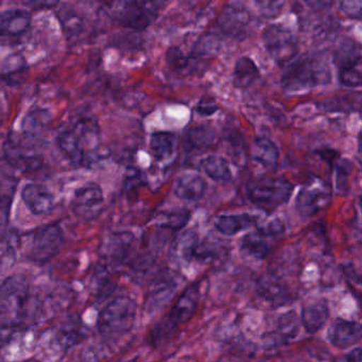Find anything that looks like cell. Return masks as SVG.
I'll return each instance as SVG.
<instances>
[{"label":"cell","mask_w":362,"mask_h":362,"mask_svg":"<svg viewBox=\"0 0 362 362\" xmlns=\"http://www.w3.org/2000/svg\"><path fill=\"white\" fill-rule=\"evenodd\" d=\"M332 82V69L326 59L319 54L296 57L286 65L281 76V86L289 94L308 92Z\"/></svg>","instance_id":"cell-1"},{"label":"cell","mask_w":362,"mask_h":362,"mask_svg":"<svg viewBox=\"0 0 362 362\" xmlns=\"http://www.w3.org/2000/svg\"><path fill=\"white\" fill-rule=\"evenodd\" d=\"M200 284H192L175 300L168 315L154 326L151 332L153 344H164L184 324L187 323L198 308L200 300Z\"/></svg>","instance_id":"cell-2"},{"label":"cell","mask_w":362,"mask_h":362,"mask_svg":"<svg viewBox=\"0 0 362 362\" xmlns=\"http://www.w3.org/2000/svg\"><path fill=\"white\" fill-rule=\"evenodd\" d=\"M99 127L94 119L81 118L73 128L63 131L58 136L61 151L76 165H86L90 150L98 145Z\"/></svg>","instance_id":"cell-3"},{"label":"cell","mask_w":362,"mask_h":362,"mask_svg":"<svg viewBox=\"0 0 362 362\" xmlns=\"http://www.w3.org/2000/svg\"><path fill=\"white\" fill-rule=\"evenodd\" d=\"M136 303L127 296L114 298L101 311L98 329L107 339L118 338L132 329L136 319Z\"/></svg>","instance_id":"cell-4"},{"label":"cell","mask_w":362,"mask_h":362,"mask_svg":"<svg viewBox=\"0 0 362 362\" xmlns=\"http://www.w3.org/2000/svg\"><path fill=\"white\" fill-rule=\"evenodd\" d=\"M293 189V184L284 177H259L247 183V194L258 206L277 207L289 201Z\"/></svg>","instance_id":"cell-5"},{"label":"cell","mask_w":362,"mask_h":362,"mask_svg":"<svg viewBox=\"0 0 362 362\" xmlns=\"http://www.w3.org/2000/svg\"><path fill=\"white\" fill-rule=\"evenodd\" d=\"M149 1H120L113 4L112 16L122 26L135 31H144L156 20L160 6Z\"/></svg>","instance_id":"cell-6"},{"label":"cell","mask_w":362,"mask_h":362,"mask_svg":"<svg viewBox=\"0 0 362 362\" xmlns=\"http://www.w3.org/2000/svg\"><path fill=\"white\" fill-rule=\"evenodd\" d=\"M264 48L277 65L289 64L298 57V42L296 35L283 25L269 26L262 35Z\"/></svg>","instance_id":"cell-7"},{"label":"cell","mask_w":362,"mask_h":362,"mask_svg":"<svg viewBox=\"0 0 362 362\" xmlns=\"http://www.w3.org/2000/svg\"><path fill=\"white\" fill-rule=\"evenodd\" d=\"M332 196V188L325 180L309 175L296 197V209L303 217H313L329 205Z\"/></svg>","instance_id":"cell-8"},{"label":"cell","mask_w":362,"mask_h":362,"mask_svg":"<svg viewBox=\"0 0 362 362\" xmlns=\"http://www.w3.org/2000/svg\"><path fill=\"white\" fill-rule=\"evenodd\" d=\"M361 48L357 42L345 40L336 52L339 81L346 88H359L362 82Z\"/></svg>","instance_id":"cell-9"},{"label":"cell","mask_w":362,"mask_h":362,"mask_svg":"<svg viewBox=\"0 0 362 362\" xmlns=\"http://www.w3.org/2000/svg\"><path fill=\"white\" fill-rule=\"evenodd\" d=\"M251 21V13L243 4L228 3L220 13L218 26L226 37L243 41L249 35Z\"/></svg>","instance_id":"cell-10"},{"label":"cell","mask_w":362,"mask_h":362,"mask_svg":"<svg viewBox=\"0 0 362 362\" xmlns=\"http://www.w3.org/2000/svg\"><path fill=\"white\" fill-rule=\"evenodd\" d=\"M62 243V230L58 224L39 228L31 239L29 257L37 262H48L59 253Z\"/></svg>","instance_id":"cell-11"},{"label":"cell","mask_w":362,"mask_h":362,"mask_svg":"<svg viewBox=\"0 0 362 362\" xmlns=\"http://www.w3.org/2000/svg\"><path fill=\"white\" fill-rule=\"evenodd\" d=\"M29 300L28 285L20 277H10L0 287V311L16 319Z\"/></svg>","instance_id":"cell-12"},{"label":"cell","mask_w":362,"mask_h":362,"mask_svg":"<svg viewBox=\"0 0 362 362\" xmlns=\"http://www.w3.org/2000/svg\"><path fill=\"white\" fill-rule=\"evenodd\" d=\"M103 189L96 183H88L76 190L73 198V209L76 215L90 220L97 217L103 209Z\"/></svg>","instance_id":"cell-13"},{"label":"cell","mask_w":362,"mask_h":362,"mask_svg":"<svg viewBox=\"0 0 362 362\" xmlns=\"http://www.w3.org/2000/svg\"><path fill=\"white\" fill-rule=\"evenodd\" d=\"M22 199L33 215H49L54 209V197L46 186L31 183L22 190Z\"/></svg>","instance_id":"cell-14"},{"label":"cell","mask_w":362,"mask_h":362,"mask_svg":"<svg viewBox=\"0 0 362 362\" xmlns=\"http://www.w3.org/2000/svg\"><path fill=\"white\" fill-rule=\"evenodd\" d=\"M31 16L25 10L10 9L0 13V40L16 39L27 33Z\"/></svg>","instance_id":"cell-15"},{"label":"cell","mask_w":362,"mask_h":362,"mask_svg":"<svg viewBox=\"0 0 362 362\" xmlns=\"http://www.w3.org/2000/svg\"><path fill=\"white\" fill-rule=\"evenodd\" d=\"M327 338L332 345L345 349L355 344L361 338V326L357 322L344 319L334 320L327 332Z\"/></svg>","instance_id":"cell-16"},{"label":"cell","mask_w":362,"mask_h":362,"mask_svg":"<svg viewBox=\"0 0 362 362\" xmlns=\"http://www.w3.org/2000/svg\"><path fill=\"white\" fill-rule=\"evenodd\" d=\"M300 332V321L296 313H284L279 317L276 329L264 337L266 344L268 346H276L279 344H287L289 341L293 340Z\"/></svg>","instance_id":"cell-17"},{"label":"cell","mask_w":362,"mask_h":362,"mask_svg":"<svg viewBox=\"0 0 362 362\" xmlns=\"http://www.w3.org/2000/svg\"><path fill=\"white\" fill-rule=\"evenodd\" d=\"M207 189V183L198 173H187L182 175L175 181V196L181 200L198 201L204 196Z\"/></svg>","instance_id":"cell-18"},{"label":"cell","mask_w":362,"mask_h":362,"mask_svg":"<svg viewBox=\"0 0 362 362\" xmlns=\"http://www.w3.org/2000/svg\"><path fill=\"white\" fill-rule=\"evenodd\" d=\"M328 317L329 309L327 303L324 300H313L303 307L300 322L306 332L313 334L325 325Z\"/></svg>","instance_id":"cell-19"},{"label":"cell","mask_w":362,"mask_h":362,"mask_svg":"<svg viewBox=\"0 0 362 362\" xmlns=\"http://www.w3.org/2000/svg\"><path fill=\"white\" fill-rule=\"evenodd\" d=\"M258 218L251 214L218 216L214 221L216 230L226 236H234L257 224Z\"/></svg>","instance_id":"cell-20"},{"label":"cell","mask_w":362,"mask_h":362,"mask_svg":"<svg viewBox=\"0 0 362 362\" xmlns=\"http://www.w3.org/2000/svg\"><path fill=\"white\" fill-rule=\"evenodd\" d=\"M252 158L264 168L274 170L279 165V148L267 137H256L252 149Z\"/></svg>","instance_id":"cell-21"},{"label":"cell","mask_w":362,"mask_h":362,"mask_svg":"<svg viewBox=\"0 0 362 362\" xmlns=\"http://www.w3.org/2000/svg\"><path fill=\"white\" fill-rule=\"evenodd\" d=\"M257 65L249 57H241L237 60L233 73V83L238 88H247L259 79Z\"/></svg>","instance_id":"cell-22"},{"label":"cell","mask_w":362,"mask_h":362,"mask_svg":"<svg viewBox=\"0 0 362 362\" xmlns=\"http://www.w3.org/2000/svg\"><path fill=\"white\" fill-rule=\"evenodd\" d=\"M150 149L158 160H169L177 152V135L164 131L153 133L150 139Z\"/></svg>","instance_id":"cell-23"},{"label":"cell","mask_w":362,"mask_h":362,"mask_svg":"<svg viewBox=\"0 0 362 362\" xmlns=\"http://www.w3.org/2000/svg\"><path fill=\"white\" fill-rule=\"evenodd\" d=\"M217 130L209 124L192 127L187 133V141L192 149H206L211 147L217 141Z\"/></svg>","instance_id":"cell-24"},{"label":"cell","mask_w":362,"mask_h":362,"mask_svg":"<svg viewBox=\"0 0 362 362\" xmlns=\"http://www.w3.org/2000/svg\"><path fill=\"white\" fill-rule=\"evenodd\" d=\"M241 251L254 259H264L270 253V245L264 236L256 230L243 237L240 243Z\"/></svg>","instance_id":"cell-25"},{"label":"cell","mask_w":362,"mask_h":362,"mask_svg":"<svg viewBox=\"0 0 362 362\" xmlns=\"http://www.w3.org/2000/svg\"><path fill=\"white\" fill-rule=\"evenodd\" d=\"M203 171L214 181L226 182L232 179V171L226 158L220 156H209L201 162Z\"/></svg>","instance_id":"cell-26"},{"label":"cell","mask_w":362,"mask_h":362,"mask_svg":"<svg viewBox=\"0 0 362 362\" xmlns=\"http://www.w3.org/2000/svg\"><path fill=\"white\" fill-rule=\"evenodd\" d=\"M177 284L173 275H164L163 279L158 281L156 289L151 294V302L153 306H162L167 300L173 298L175 292L177 291ZM168 303V302H167Z\"/></svg>","instance_id":"cell-27"},{"label":"cell","mask_w":362,"mask_h":362,"mask_svg":"<svg viewBox=\"0 0 362 362\" xmlns=\"http://www.w3.org/2000/svg\"><path fill=\"white\" fill-rule=\"evenodd\" d=\"M190 219V211L186 209H175L171 211H163L158 218V224L163 228L180 230L188 223Z\"/></svg>","instance_id":"cell-28"},{"label":"cell","mask_w":362,"mask_h":362,"mask_svg":"<svg viewBox=\"0 0 362 362\" xmlns=\"http://www.w3.org/2000/svg\"><path fill=\"white\" fill-rule=\"evenodd\" d=\"M14 189L16 187L13 185L0 180V226H6L9 221Z\"/></svg>","instance_id":"cell-29"},{"label":"cell","mask_w":362,"mask_h":362,"mask_svg":"<svg viewBox=\"0 0 362 362\" xmlns=\"http://www.w3.org/2000/svg\"><path fill=\"white\" fill-rule=\"evenodd\" d=\"M199 241L198 235L192 230H186L182 233L177 240H175V254L182 260L190 262L192 259V250Z\"/></svg>","instance_id":"cell-30"},{"label":"cell","mask_w":362,"mask_h":362,"mask_svg":"<svg viewBox=\"0 0 362 362\" xmlns=\"http://www.w3.org/2000/svg\"><path fill=\"white\" fill-rule=\"evenodd\" d=\"M218 247L209 241H201L199 239L192 253V260H197L202 264H211L218 258Z\"/></svg>","instance_id":"cell-31"},{"label":"cell","mask_w":362,"mask_h":362,"mask_svg":"<svg viewBox=\"0 0 362 362\" xmlns=\"http://www.w3.org/2000/svg\"><path fill=\"white\" fill-rule=\"evenodd\" d=\"M260 296H264V298L273 302L279 303V300H284V294H285V289L283 286L279 285L275 281H270L267 279L260 281L258 285Z\"/></svg>","instance_id":"cell-32"},{"label":"cell","mask_w":362,"mask_h":362,"mask_svg":"<svg viewBox=\"0 0 362 362\" xmlns=\"http://www.w3.org/2000/svg\"><path fill=\"white\" fill-rule=\"evenodd\" d=\"M334 168H336V187L338 188L339 192H344L349 175L354 168L353 162L344 158H338L334 162Z\"/></svg>","instance_id":"cell-33"},{"label":"cell","mask_w":362,"mask_h":362,"mask_svg":"<svg viewBox=\"0 0 362 362\" xmlns=\"http://www.w3.org/2000/svg\"><path fill=\"white\" fill-rule=\"evenodd\" d=\"M45 119H47L45 112L37 111L29 114L28 117L25 119L24 122V130L26 134L35 137V133L39 132L43 127H45Z\"/></svg>","instance_id":"cell-34"},{"label":"cell","mask_w":362,"mask_h":362,"mask_svg":"<svg viewBox=\"0 0 362 362\" xmlns=\"http://www.w3.org/2000/svg\"><path fill=\"white\" fill-rule=\"evenodd\" d=\"M167 62L177 71H182L189 66L190 59L179 47L169 48L166 54Z\"/></svg>","instance_id":"cell-35"},{"label":"cell","mask_w":362,"mask_h":362,"mask_svg":"<svg viewBox=\"0 0 362 362\" xmlns=\"http://www.w3.org/2000/svg\"><path fill=\"white\" fill-rule=\"evenodd\" d=\"M284 230H285V226H284L283 222L279 219H274L258 228L257 232L267 238V237L277 236V235L281 234Z\"/></svg>","instance_id":"cell-36"},{"label":"cell","mask_w":362,"mask_h":362,"mask_svg":"<svg viewBox=\"0 0 362 362\" xmlns=\"http://www.w3.org/2000/svg\"><path fill=\"white\" fill-rule=\"evenodd\" d=\"M340 9L349 18H356V20H360L361 18V1H342L340 3Z\"/></svg>","instance_id":"cell-37"},{"label":"cell","mask_w":362,"mask_h":362,"mask_svg":"<svg viewBox=\"0 0 362 362\" xmlns=\"http://www.w3.org/2000/svg\"><path fill=\"white\" fill-rule=\"evenodd\" d=\"M218 105H216L215 101L211 98H209V97H204V98L201 99L200 103H198V107H197V113L199 115L203 116V117H209V116H213L214 114L217 113L218 112Z\"/></svg>","instance_id":"cell-38"},{"label":"cell","mask_w":362,"mask_h":362,"mask_svg":"<svg viewBox=\"0 0 362 362\" xmlns=\"http://www.w3.org/2000/svg\"><path fill=\"white\" fill-rule=\"evenodd\" d=\"M141 179H143V175H141V171L137 170V169H130L128 175H127V189H132L136 185V183H141Z\"/></svg>","instance_id":"cell-39"},{"label":"cell","mask_w":362,"mask_h":362,"mask_svg":"<svg viewBox=\"0 0 362 362\" xmlns=\"http://www.w3.org/2000/svg\"><path fill=\"white\" fill-rule=\"evenodd\" d=\"M317 154H319L323 160H327V163H329V164H332V163L336 162L339 158L338 152L334 151V150L329 149V148L319 150Z\"/></svg>","instance_id":"cell-40"},{"label":"cell","mask_w":362,"mask_h":362,"mask_svg":"<svg viewBox=\"0 0 362 362\" xmlns=\"http://www.w3.org/2000/svg\"><path fill=\"white\" fill-rule=\"evenodd\" d=\"M346 362H362V351L360 347H356L349 351L346 356Z\"/></svg>","instance_id":"cell-41"}]
</instances>
